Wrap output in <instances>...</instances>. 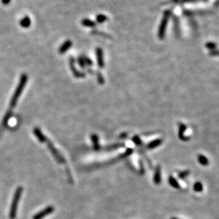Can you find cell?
<instances>
[{"label":"cell","mask_w":219,"mask_h":219,"mask_svg":"<svg viewBox=\"0 0 219 219\" xmlns=\"http://www.w3.org/2000/svg\"><path fill=\"white\" fill-rule=\"evenodd\" d=\"M169 184L172 186V187L175 188V189H179V187H180V186H179V183L177 181V180L174 177V176H170L169 178Z\"/></svg>","instance_id":"15"},{"label":"cell","mask_w":219,"mask_h":219,"mask_svg":"<svg viewBox=\"0 0 219 219\" xmlns=\"http://www.w3.org/2000/svg\"><path fill=\"white\" fill-rule=\"evenodd\" d=\"M23 191V188L21 187H19L15 191L14 194V197L12 199V204H11L10 210H9V218L10 219H15L17 216V209H18V206L19 203L20 198Z\"/></svg>","instance_id":"2"},{"label":"cell","mask_w":219,"mask_h":219,"mask_svg":"<svg viewBox=\"0 0 219 219\" xmlns=\"http://www.w3.org/2000/svg\"><path fill=\"white\" fill-rule=\"evenodd\" d=\"M46 142H47V145H48V149H49L53 155H54V158L56 159V161H58V162L60 163V164L65 163L66 162L65 159H64V158L61 155V154H60L59 152H58V150H57L56 148L54 147V146L53 145V144L51 142L48 141V140L46 141Z\"/></svg>","instance_id":"4"},{"label":"cell","mask_w":219,"mask_h":219,"mask_svg":"<svg viewBox=\"0 0 219 219\" xmlns=\"http://www.w3.org/2000/svg\"><path fill=\"white\" fill-rule=\"evenodd\" d=\"M189 174H190L189 171H183V172H181L179 174V177L180 178V179H183L187 178V176L189 175Z\"/></svg>","instance_id":"21"},{"label":"cell","mask_w":219,"mask_h":219,"mask_svg":"<svg viewBox=\"0 0 219 219\" xmlns=\"http://www.w3.org/2000/svg\"><path fill=\"white\" fill-rule=\"evenodd\" d=\"M31 24H32V21H31L30 17L28 16L24 17V18H22L21 21H20V25H21V27L25 28L29 27L31 26Z\"/></svg>","instance_id":"12"},{"label":"cell","mask_w":219,"mask_h":219,"mask_svg":"<svg viewBox=\"0 0 219 219\" xmlns=\"http://www.w3.org/2000/svg\"><path fill=\"white\" fill-rule=\"evenodd\" d=\"M108 20V17L104 14H98L97 15L96 17V21L99 24L104 23V22Z\"/></svg>","instance_id":"19"},{"label":"cell","mask_w":219,"mask_h":219,"mask_svg":"<svg viewBox=\"0 0 219 219\" xmlns=\"http://www.w3.org/2000/svg\"><path fill=\"white\" fill-rule=\"evenodd\" d=\"M187 130V126L184 124H180L179 128V138L182 141H188L189 138L184 136V132Z\"/></svg>","instance_id":"9"},{"label":"cell","mask_w":219,"mask_h":219,"mask_svg":"<svg viewBox=\"0 0 219 219\" xmlns=\"http://www.w3.org/2000/svg\"><path fill=\"white\" fill-rule=\"evenodd\" d=\"M97 63L100 68H103L105 67V61H104V54L101 48L98 47L96 49Z\"/></svg>","instance_id":"6"},{"label":"cell","mask_w":219,"mask_h":219,"mask_svg":"<svg viewBox=\"0 0 219 219\" xmlns=\"http://www.w3.org/2000/svg\"><path fill=\"white\" fill-rule=\"evenodd\" d=\"M91 139L93 143V147L96 150H98L100 149V145H99V139L98 137L96 134H93L91 136Z\"/></svg>","instance_id":"17"},{"label":"cell","mask_w":219,"mask_h":219,"mask_svg":"<svg viewBox=\"0 0 219 219\" xmlns=\"http://www.w3.org/2000/svg\"><path fill=\"white\" fill-rule=\"evenodd\" d=\"M162 143V139H154V140L152 141L151 142H149L147 145V148L149 149H154V148L157 147L158 146H159Z\"/></svg>","instance_id":"13"},{"label":"cell","mask_w":219,"mask_h":219,"mask_svg":"<svg viewBox=\"0 0 219 219\" xmlns=\"http://www.w3.org/2000/svg\"><path fill=\"white\" fill-rule=\"evenodd\" d=\"M82 25L84 26H86V27H89V28H93L96 26V23L92 20H90L89 19H83L81 21Z\"/></svg>","instance_id":"14"},{"label":"cell","mask_w":219,"mask_h":219,"mask_svg":"<svg viewBox=\"0 0 219 219\" xmlns=\"http://www.w3.org/2000/svg\"><path fill=\"white\" fill-rule=\"evenodd\" d=\"M70 70H71V71L74 75L75 76L76 78H84L85 77V74H83V73H81L79 72L78 70H77V68H76V66H75V61L74 59L73 58V57H70Z\"/></svg>","instance_id":"7"},{"label":"cell","mask_w":219,"mask_h":219,"mask_svg":"<svg viewBox=\"0 0 219 219\" xmlns=\"http://www.w3.org/2000/svg\"><path fill=\"white\" fill-rule=\"evenodd\" d=\"M78 63L79 64V66H81V68H85V61H84V59L83 58V56L82 57H79L78 59Z\"/></svg>","instance_id":"23"},{"label":"cell","mask_w":219,"mask_h":219,"mask_svg":"<svg viewBox=\"0 0 219 219\" xmlns=\"http://www.w3.org/2000/svg\"><path fill=\"white\" fill-rule=\"evenodd\" d=\"M83 58L84 59V61H85V65H88V66H92L93 65V61L89 58H88V57L83 56Z\"/></svg>","instance_id":"24"},{"label":"cell","mask_w":219,"mask_h":219,"mask_svg":"<svg viewBox=\"0 0 219 219\" xmlns=\"http://www.w3.org/2000/svg\"><path fill=\"white\" fill-rule=\"evenodd\" d=\"M11 115H12V113H11V112H8L6 114L5 117L4 118L3 125H4V126H5V127L6 125H7L8 121H9V118H11Z\"/></svg>","instance_id":"20"},{"label":"cell","mask_w":219,"mask_h":219,"mask_svg":"<svg viewBox=\"0 0 219 219\" xmlns=\"http://www.w3.org/2000/svg\"><path fill=\"white\" fill-rule=\"evenodd\" d=\"M203 187L202 183H201L200 181H197L194 183V190L196 192H201L203 191Z\"/></svg>","instance_id":"18"},{"label":"cell","mask_w":219,"mask_h":219,"mask_svg":"<svg viewBox=\"0 0 219 219\" xmlns=\"http://www.w3.org/2000/svg\"><path fill=\"white\" fill-rule=\"evenodd\" d=\"M73 45V42L70 40H66L62 45L60 46L59 52L60 54H64L68 50H69Z\"/></svg>","instance_id":"8"},{"label":"cell","mask_w":219,"mask_h":219,"mask_svg":"<svg viewBox=\"0 0 219 219\" xmlns=\"http://www.w3.org/2000/svg\"><path fill=\"white\" fill-rule=\"evenodd\" d=\"M206 46L209 49H214L216 48V44L213 43H208L206 44Z\"/></svg>","instance_id":"26"},{"label":"cell","mask_w":219,"mask_h":219,"mask_svg":"<svg viewBox=\"0 0 219 219\" xmlns=\"http://www.w3.org/2000/svg\"><path fill=\"white\" fill-rule=\"evenodd\" d=\"M34 134L36 135V137L38 138L39 141L41 142H46L47 141V138L43 135V134L42 133L41 130H39L38 127H35L34 129Z\"/></svg>","instance_id":"10"},{"label":"cell","mask_w":219,"mask_h":219,"mask_svg":"<svg viewBox=\"0 0 219 219\" xmlns=\"http://www.w3.org/2000/svg\"><path fill=\"white\" fill-rule=\"evenodd\" d=\"M133 142L136 144L137 145H140L141 143H142L141 139H140V138H139L138 136H134V138H133Z\"/></svg>","instance_id":"25"},{"label":"cell","mask_w":219,"mask_h":219,"mask_svg":"<svg viewBox=\"0 0 219 219\" xmlns=\"http://www.w3.org/2000/svg\"><path fill=\"white\" fill-rule=\"evenodd\" d=\"M198 162L203 166H207L209 162L208 158L206 157L205 156H203V154H199L198 156Z\"/></svg>","instance_id":"16"},{"label":"cell","mask_w":219,"mask_h":219,"mask_svg":"<svg viewBox=\"0 0 219 219\" xmlns=\"http://www.w3.org/2000/svg\"><path fill=\"white\" fill-rule=\"evenodd\" d=\"M2 2L4 5H8L11 2V0H2Z\"/></svg>","instance_id":"28"},{"label":"cell","mask_w":219,"mask_h":219,"mask_svg":"<svg viewBox=\"0 0 219 219\" xmlns=\"http://www.w3.org/2000/svg\"><path fill=\"white\" fill-rule=\"evenodd\" d=\"M97 79H98V83L100 84V85H103V84L105 83V80H104L103 76H102L100 73H98V74H97Z\"/></svg>","instance_id":"22"},{"label":"cell","mask_w":219,"mask_h":219,"mask_svg":"<svg viewBox=\"0 0 219 219\" xmlns=\"http://www.w3.org/2000/svg\"><path fill=\"white\" fill-rule=\"evenodd\" d=\"M171 219H178V218H174V217H173V218H171Z\"/></svg>","instance_id":"29"},{"label":"cell","mask_w":219,"mask_h":219,"mask_svg":"<svg viewBox=\"0 0 219 219\" xmlns=\"http://www.w3.org/2000/svg\"><path fill=\"white\" fill-rule=\"evenodd\" d=\"M54 211V207L53 206H48L45 209L42 210V211H39V213H37L36 214L33 216L32 219H43V218H45L46 216H47L50 214H51Z\"/></svg>","instance_id":"5"},{"label":"cell","mask_w":219,"mask_h":219,"mask_svg":"<svg viewBox=\"0 0 219 219\" xmlns=\"http://www.w3.org/2000/svg\"><path fill=\"white\" fill-rule=\"evenodd\" d=\"M27 80H28V76L26 74H23L21 76V78L19 80V83L17 85V87L15 90L14 93L13 95L12 99H11L10 101V108H14L17 105V101L19 98V97L21 96V93L23 91L24 88L26 85V83H27Z\"/></svg>","instance_id":"1"},{"label":"cell","mask_w":219,"mask_h":219,"mask_svg":"<svg viewBox=\"0 0 219 219\" xmlns=\"http://www.w3.org/2000/svg\"><path fill=\"white\" fill-rule=\"evenodd\" d=\"M169 17H170V12L169 11H166L164 14V17L162 19H161L160 25H159V30H158L159 39H163L164 38L166 29H167Z\"/></svg>","instance_id":"3"},{"label":"cell","mask_w":219,"mask_h":219,"mask_svg":"<svg viewBox=\"0 0 219 219\" xmlns=\"http://www.w3.org/2000/svg\"><path fill=\"white\" fill-rule=\"evenodd\" d=\"M211 55H212V56H219V51H211Z\"/></svg>","instance_id":"27"},{"label":"cell","mask_w":219,"mask_h":219,"mask_svg":"<svg viewBox=\"0 0 219 219\" xmlns=\"http://www.w3.org/2000/svg\"><path fill=\"white\" fill-rule=\"evenodd\" d=\"M161 167H159V166H157V167H156L154 174V182L157 185H158L161 183Z\"/></svg>","instance_id":"11"}]
</instances>
